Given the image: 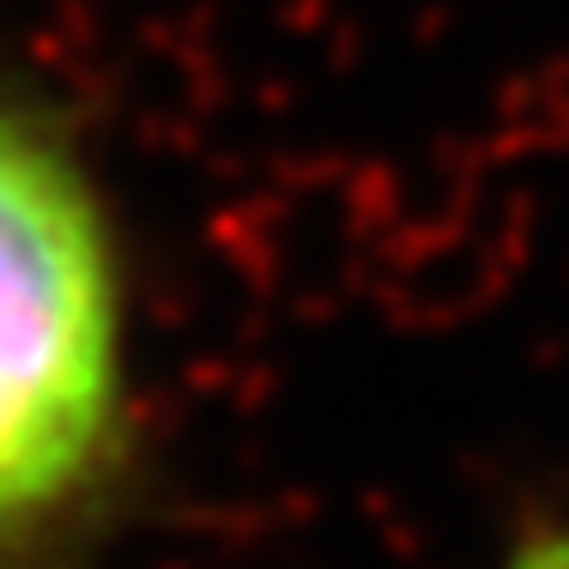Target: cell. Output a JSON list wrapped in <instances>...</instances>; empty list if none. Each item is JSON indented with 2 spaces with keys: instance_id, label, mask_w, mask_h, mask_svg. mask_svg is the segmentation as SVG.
Here are the masks:
<instances>
[{
  "instance_id": "7a4b0ae2",
  "label": "cell",
  "mask_w": 569,
  "mask_h": 569,
  "mask_svg": "<svg viewBox=\"0 0 569 569\" xmlns=\"http://www.w3.org/2000/svg\"><path fill=\"white\" fill-rule=\"evenodd\" d=\"M509 569H569V533H533L509 558Z\"/></svg>"
},
{
  "instance_id": "6da1fadb",
  "label": "cell",
  "mask_w": 569,
  "mask_h": 569,
  "mask_svg": "<svg viewBox=\"0 0 569 569\" xmlns=\"http://www.w3.org/2000/svg\"><path fill=\"white\" fill-rule=\"evenodd\" d=\"M121 400L116 261L56 140L0 116V527L98 472Z\"/></svg>"
}]
</instances>
